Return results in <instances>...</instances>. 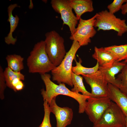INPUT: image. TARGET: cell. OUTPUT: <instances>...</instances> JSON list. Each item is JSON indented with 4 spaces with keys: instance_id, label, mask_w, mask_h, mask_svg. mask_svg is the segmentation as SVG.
<instances>
[{
    "instance_id": "cell-1",
    "label": "cell",
    "mask_w": 127,
    "mask_h": 127,
    "mask_svg": "<svg viewBox=\"0 0 127 127\" xmlns=\"http://www.w3.org/2000/svg\"><path fill=\"white\" fill-rule=\"evenodd\" d=\"M40 75L46 87L45 90L43 89L41 90L44 101H47L49 105L52 99L59 95L68 96L73 98L78 103L79 113H82L85 112L87 100L90 96L74 92L68 89L65 83L56 84L51 80V76L49 74L46 73Z\"/></svg>"
},
{
    "instance_id": "cell-2",
    "label": "cell",
    "mask_w": 127,
    "mask_h": 127,
    "mask_svg": "<svg viewBox=\"0 0 127 127\" xmlns=\"http://www.w3.org/2000/svg\"><path fill=\"white\" fill-rule=\"evenodd\" d=\"M29 73L40 74L51 71L56 67L50 61L45 50L44 41L35 44L27 60Z\"/></svg>"
},
{
    "instance_id": "cell-3",
    "label": "cell",
    "mask_w": 127,
    "mask_h": 127,
    "mask_svg": "<svg viewBox=\"0 0 127 127\" xmlns=\"http://www.w3.org/2000/svg\"><path fill=\"white\" fill-rule=\"evenodd\" d=\"M80 47L77 41H73L71 48L61 63L51 71L53 81H57L59 84L63 83L73 87L71 78L72 63Z\"/></svg>"
},
{
    "instance_id": "cell-4",
    "label": "cell",
    "mask_w": 127,
    "mask_h": 127,
    "mask_svg": "<svg viewBox=\"0 0 127 127\" xmlns=\"http://www.w3.org/2000/svg\"><path fill=\"white\" fill-rule=\"evenodd\" d=\"M45 36L46 52L51 62L56 67L61 63L66 53L64 39L54 30L46 33Z\"/></svg>"
},
{
    "instance_id": "cell-5",
    "label": "cell",
    "mask_w": 127,
    "mask_h": 127,
    "mask_svg": "<svg viewBox=\"0 0 127 127\" xmlns=\"http://www.w3.org/2000/svg\"><path fill=\"white\" fill-rule=\"evenodd\" d=\"M97 13L94 27L97 28L98 31L113 30L117 32V35L120 36L127 32V25L125 20L117 17L114 14L107 10Z\"/></svg>"
},
{
    "instance_id": "cell-6",
    "label": "cell",
    "mask_w": 127,
    "mask_h": 127,
    "mask_svg": "<svg viewBox=\"0 0 127 127\" xmlns=\"http://www.w3.org/2000/svg\"><path fill=\"white\" fill-rule=\"evenodd\" d=\"M126 117L118 106L111 101L100 119L93 127H123Z\"/></svg>"
},
{
    "instance_id": "cell-7",
    "label": "cell",
    "mask_w": 127,
    "mask_h": 127,
    "mask_svg": "<svg viewBox=\"0 0 127 127\" xmlns=\"http://www.w3.org/2000/svg\"><path fill=\"white\" fill-rule=\"evenodd\" d=\"M97 13L93 17L87 20L81 18L74 33L71 35L70 39L77 41L80 46L87 45L91 42V38L96 34V31L94 28Z\"/></svg>"
},
{
    "instance_id": "cell-8",
    "label": "cell",
    "mask_w": 127,
    "mask_h": 127,
    "mask_svg": "<svg viewBox=\"0 0 127 127\" xmlns=\"http://www.w3.org/2000/svg\"><path fill=\"white\" fill-rule=\"evenodd\" d=\"M111 100L108 97H95L90 96L87 99L85 112L90 120L96 123L110 105Z\"/></svg>"
},
{
    "instance_id": "cell-9",
    "label": "cell",
    "mask_w": 127,
    "mask_h": 127,
    "mask_svg": "<svg viewBox=\"0 0 127 127\" xmlns=\"http://www.w3.org/2000/svg\"><path fill=\"white\" fill-rule=\"evenodd\" d=\"M51 3L54 10L60 14L63 24L68 26L71 35H73L75 31L78 20L67 0H52Z\"/></svg>"
},
{
    "instance_id": "cell-10",
    "label": "cell",
    "mask_w": 127,
    "mask_h": 127,
    "mask_svg": "<svg viewBox=\"0 0 127 127\" xmlns=\"http://www.w3.org/2000/svg\"><path fill=\"white\" fill-rule=\"evenodd\" d=\"M86 83L91 87V96L100 97L107 96L108 83L99 70L90 74L82 75Z\"/></svg>"
},
{
    "instance_id": "cell-11",
    "label": "cell",
    "mask_w": 127,
    "mask_h": 127,
    "mask_svg": "<svg viewBox=\"0 0 127 127\" xmlns=\"http://www.w3.org/2000/svg\"><path fill=\"white\" fill-rule=\"evenodd\" d=\"M56 98H54L49 105L50 111L55 116L56 127H66L71 123L73 116V111L67 107L58 106L56 102Z\"/></svg>"
},
{
    "instance_id": "cell-12",
    "label": "cell",
    "mask_w": 127,
    "mask_h": 127,
    "mask_svg": "<svg viewBox=\"0 0 127 127\" xmlns=\"http://www.w3.org/2000/svg\"><path fill=\"white\" fill-rule=\"evenodd\" d=\"M127 63L124 61H114L111 65L105 67L99 66V70L103 75L108 83H110L119 89L120 83L115 77L116 75L120 72Z\"/></svg>"
},
{
    "instance_id": "cell-13",
    "label": "cell",
    "mask_w": 127,
    "mask_h": 127,
    "mask_svg": "<svg viewBox=\"0 0 127 127\" xmlns=\"http://www.w3.org/2000/svg\"><path fill=\"white\" fill-rule=\"evenodd\" d=\"M107 96L118 106L127 118V95L118 87L108 83Z\"/></svg>"
},
{
    "instance_id": "cell-14",
    "label": "cell",
    "mask_w": 127,
    "mask_h": 127,
    "mask_svg": "<svg viewBox=\"0 0 127 127\" xmlns=\"http://www.w3.org/2000/svg\"><path fill=\"white\" fill-rule=\"evenodd\" d=\"M18 6L16 4H14L10 5L8 8V17L7 21L10 23V30L7 36L5 37L4 41L8 45H14L17 40L16 38L13 37L12 33L18 25L19 19L17 15L14 16L12 12L14 9Z\"/></svg>"
},
{
    "instance_id": "cell-15",
    "label": "cell",
    "mask_w": 127,
    "mask_h": 127,
    "mask_svg": "<svg viewBox=\"0 0 127 127\" xmlns=\"http://www.w3.org/2000/svg\"><path fill=\"white\" fill-rule=\"evenodd\" d=\"M92 56L97 61L99 66L101 67L109 66L114 61L117 60L116 58L113 54L103 47L98 48L95 47L94 52Z\"/></svg>"
},
{
    "instance_id": "cell-16",
    "label": "cell",
    "mask_w": 127,
    "mask_h": 127,
    "mask_svg": "<svg viewBox=\"0 0 127 127\" xmlns=\"http://www.w3.org/2000/svg\"><path fill=\"white\" fill-rule=\"evenodd\" d=\"M70 7L73 9L78 20L84 13L91 12L94 10L93 1L91 0H67Z\"/></svg>"
},
{
    "instance_id": "cell-17",
    "label": "cell",
    "mask_w": 127,
    "mask_h": 127,
    "mask_svg": "<svg viewBox=\"0 0 127 127\" xmlns=\"http://www.w3.org/2000/svg\"><path fill=\"white\" fill-rule=\"evenodd\" d=\"M8 67L16 72H20L24 69V58L20 55L14 54L8 55L6 58Z\"/></svg>"
},
{
    "instance_id": "cell-18",
    "label": "cell",
    "mask_w": 127,
    "mask_h": 127,
    "mask_svg": "<svg viewBox=\"0 0 127 127\" xmlns=\"http://www.w3.org/2000/svg\"><path fill=\"white\" fill-rule=\"evenodd\" d=\"M72 82L74 87L71 91L75 93H79L81 92L83 95L91 96V93L86 89L83 81V77L80 75H77L72 71L71 74Z\"/></svg>"
},
{
    "instance_id": "cell-19",
    "label": "cell",
    "mask_w": 127,
    "mask_h": 127,
    "mask_svg": "<svg viewBox=\"0 0 127 127\" xmlns=\"http://www.w3.org/2000/svg\"><path fill=\"white\" fill-rule=\"evenodd\" d=\"M104 48L106 50L113 54L119 61L124 60L127 57V44L114 45Z\"/></svg>"
},
{
    "instance_id": "cell-20",
    "label": "cell",
    "mask_w": 127,
    "mask_h": 127,
    "mask_svg": "<svg viewBox=\"0 0 127 127\" xmlns=\"http://www.w3.org/2000/svg\"><path fill=\"white\" fill-rule=\"evenodd\" d=\"M74 60H75L76 65L75 66H72V71L73 72L77 75H80L91 74L95 72L99 69V65L98 62L94 67L88 68L83 67L82 65L81 59L79 60V62H78L75 59Z\"/></svg>"
},
{
    "instance_id": "cell-21",
    "label": "cell",
    "mask_w": 127,
    "mask_h": 127,
    "mask_svg": "<svg viewBox=\"0 0 127 127\" xmlns=\"http://www.w3.org/2000/svg\"><path fill=\"white\" fill-rule=\"evenodd\" d=\"M4 75L7 86L12 89V83L16 78H19L22 80H24L25 76L20 72H15L9 67H6L4 71Z\"/></svg>"
},
{
    "instance_id": "cell-22",
    "label": "cell",
    "mask_w": 127,
    "mask_h": 127,
    "mask_svg": "<svg viewBox=\"0 0 127 127\" xmlns=\"http://www.w3.org/2000/svg\"><path fill=\"white\" fill-rule=\"evenodd\" d=\"M116 79L120 83V90L127 95V63L118 75Z\"/></svg>"
},
{
    "instance_id": "cell-23",
    "label": "cell",
    "mask_w": 127,
    "mask_h": 127,
    "mask_svg": "<svg viewBox=\"0 0 127 127\" xmlns=\"http://www.w3.org/2000/svg\"><path fill=\"white\" fill-rule=\"evenodd\" d=\"M43 104L44 115L43 121L39 127H52L50 120L51 112L48 102L44 100Z\"/></svg>"
},
{
    "instance_id": "cell-24",
    "label": "cell",
    "mask_w": 127,
    "mask_h": 127,
    "mask_svg": "<svg viewBox=\"0 0 127 127\" xmlns=\"http://www.w3.org/2000/svg\"><path fill=\"white\" fill-rule=\"evenodd\" d=\"M127 0H114L110 4L108 5L107 8L109 12L114 14L121 9L124 3Z\"/></svg>"
},
{
    "instance_id": "cell-25",
    "label": "cell",
    "mask_w": 127,
    "mask_h": 127,
    "mask_svg": "<svg viewBox=\"0 0 127 127\" xmlns=\"http://www.w3.org/2000/svg\"><path fill=\"white\" fill-rule=\"evenodd\" d=\"M3 70L0 66V95L1 99L4 98V93L7 86L4 73Z\"/></svg>"
},
{
    "instance_id": "cell-26",
    "label": "cell",
    "mask_w": 127,
    "mask_h": 127,
    "mask_svg": "<svg viewBox=\"0 0 127 127\" xmlns=\"http://www.w3.org/2000/svg\"><path fill=\"white\" fill-rule=\"evenodd\" d=\"M125 3L122 5L121 9V13L124 15L127 13V0Z\"/></svg>"
},
{
    "instance_id": "cell-27",
    "label": "cell",
    "mask_w": 127,
    "mask_h": 127,
    "mask_svg": "<svg viewBox=\"0 0 127 127\" xmlns=\"http://www.w3.org/2000/svg\"><path fill=\"white\" fill-rule=\"evenodd\" d=\"M33 7V4L32 0H30V4L29 6V8L30 9H32Z\"/></svg>"
},
{
    "instance_id": "cell-28",
    "label": "cell",
    "mask_w": 127,
    "mask_h": 127,
    "mask_svg": "<svg viewBox=\"0 0 127 127\" xmlns=\"http://www.w3.org/2000/svg\"><path fill=\"white\" fill-rule=\"evenodd\" d=\"M123 127H127V118L126 117L125 125Z\"/></svg>"
},
{
    "instance_id": "cell-29",
    "label": "cell",
    "mask_w": 127,
    "mask_h": 127,
    "mask_svg": "<svg viewBox=\"0 0 127 127\" xmlns=\"http://www.w3.org/2000/svg\"><path fill=\"white\" fill-rule=\"evenodd\" d=\"M124 61L125 62L127 63V57L125 59Z\"/></svg>"
}]
</instances>
